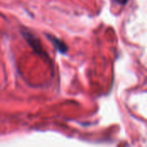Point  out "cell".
Here are the masks:
<instances>
[{
	"label": "cell",
	"mask_w": 147,
	"mask_h": 147,
	"mask_svg": "<svg viewBox=\"0 0 147 147\" xmlns=\"http://www.w3.org/2000/svg\"><path fill=\"white\" fill-rule=\"evenodd\" d=\"M21 34L22 35V37L26 40V41L28 43V45L33 48V50L39 55L40 56H46V53L41 46V43L39 40V38H37V36H35L33 33H31L28 29L26 28H22L21 30Z\"/></svg>",
	"instance_id": "cell-1"
},
{
	"label": "cell",
	"mask_w": 147,
	"mask_h": 147,
	"mask_svg": "<svg viewBox=\"0 0 147 147\" xmlns=\"http://www.w3.org/2000/svg\"><path fill=\"white\" fill-rule=\"evenodd\" d=\"M115 2H116L117 3L121 4V5H125V4L127 3L128 0H115Z\"/></svg>",
	"instance_id": "cell-3"
},
{
	"label": "cell",
	"mask_w": 147,
	"mask_h": 147,
	"mask_svg": "<svg viewBox=\"0 0 147 147\" xmlns=\"http://www.w3.org/2000/svg\"><path fill=\"white\" fill-rule=\"evenodd\" d=\"M46 36L52 42L53 46L55 47V49L59 53L65 54V53H67V51H68V46L63 40H61L58 37H56V36H54L53 34H46Z\"/></svg>",
	"instance_id": "cell-2"
}]
</instances>
